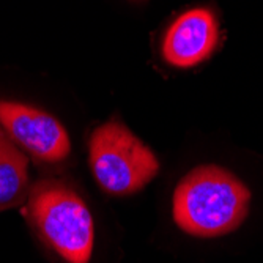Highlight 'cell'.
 <instances>
[{
    "mask_svg": "<svg viewBox=\"0 0 263 263\" xmlns=\"http://www.w3.org/2000/svg\"><path fill=\"white\" fill-rule=\"evenodd\" d=\"M251 199L249 187L230 171L200 165L184 175L174 191V221L191 236H222L245 222Z\"/></svg>",
    "mask_w": 263,
    "mask_h": 263,
    "instance_id": "6da1fadb",
    "label": "cell"
},
{
    "mask_svg": "<svg viewBox=\"0 0 263 263\" xmlns=\"http://www.w3.org/2000/svg\"><path fill=\"white\" fill-rule=\"evenodd\" d=\"M27 218L41 240L66 263H88L95 226L87 203L60 180H41L29 189Z\"/></svg>",
    "mask_w": 263,
    "mask_h": 263,
    "instance_id": "7a4b0ae2",
    "label": "cell"
},
{
    "mask_svg": "<svg viewBox=\"0 0 263 263\" xmlns=\"http://www.w3.org/2000/svg\"><path fill=\"white\" fill-rule=\"evenodd\" d=\"M88 161L95 180L110 196H131L145 187L159 172L155 153L117 120L93 131Z\"/></svg>",
    "mask_w": 263,
    "mask_h": 263,
    "instance_id": "3957f363",
    "label": "cell"
},
{
    "mask_svg": "<svg viewBox=\"0 0 263 263\" xmlns=\"http://www.w3.org/2000/svg\"><path fill=\"white\" fill-rule=\"evenodd\" d=\"M0 126L16 145L40 161L59 162L71 152V142L62 123L36 107L0 101Z\"/></svg>",
    "mask_w": 263,
    "mask_h": 263,
    "instance_id": "277c9868",
    "label": "cell"
},
{
    "mask_svg": "<svg viewBox=\"0 0 263 263\" xmlns=\"http://www.w3.org/2000/svg\"><path fill=\"white\" fill-rule=\"evenodd\" d=\"M221 40L218 17L210 8L197 7L180 14L167 29L161 52L177 68H193L208 60Z\"/></svg>",
    "mask_w": 263,
    "mask_h": 263,
    "instance_id": "5b68a950",
    "label": "cell"
},
{
    "mask_svg": "<svg viewBox=\"0 0 263 263\" xmlns=\"http://www.w3.org/2000/svg\"><path fill=\"white\" fill-rule=\"evenodd\" d=\"M29 196V159L0 126V210L17 206Z\"/></svg>",
    "mask_w": 263,
    "mask_h": 263,
    "instance_id": "8992f818",
    "label": "cell"
}]
</instances>
